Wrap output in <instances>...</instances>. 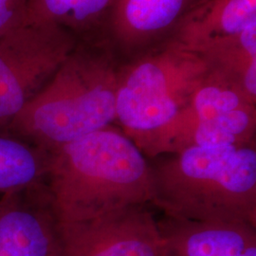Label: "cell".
Instances as JSON below:
<instances>
[{
  "label": "cell",
  "instance_id": "cell-13",
  "mask_svg": "<svg viewBox=\"0 0 256 256\" xmlns=\"http://www.w3.org/2000/svg\"><path fill=\"white\" fill-rule=\"evenodd\" d=\"M50 153L42 147L0 133V192L2 194L46 182Z\"/></svg>",
  "mask_w": 256,
  "mask_h": 256
},
{
  "label": "cell",
  "instance_id": "cell-9",
  "mask_svg": "<svg viewBox=\"0 0 256 256\" xmlns=\"http://www.w3.org/2000/svg\"><path fill=\"white\" fill-rule=\"evenodd\" d=\"M160 256H256V226L164 216L158 220Z\"/></svg>",
  "mask_w": 256,
  "mask_h": 256
},
{
  "label": "cell",
  "instance_id": "cell-14",
  "mask_svg": "<svg viewBox=\"0 0 256 256\" xmlns=\"http://www.w3.org/2000/svg\"><path fill=\"white\" fill-rule=\"evenodd\" d=\"M256 137V106H247L196 124L180 140L172 153L192 146H254Z\"/></svg>",
  "mask_w": 256,
  "mask_h": 256
},
{
  "label": "cell",
  "instance_id": "cell-5",
  "mask_svg": "<svg viewBox=\"0 0 256 256\" xmlns=\"http://www.w3.org/2000/svg\"><path fill=\"white\" fill-rule=\"evenodd\" d=\"M76 44L64 28L34 22L0 36V133H7Z\"/></svg>",
  "mask_w": 256,
  "mask_h": 256
},
{
  "label": "cell",
  "instance_id": "cell-6",
  "mask_svg": "<svg viewBox=\"0 0 256 256\" xmlns=\"http://www.w3.org/2000/svg\"><path fill=\"white\" fill-rule=\"evenodd\" d=\"M150 204L92 220L60 222V256H160L158 220Z\"/></svg>",
  "mask_w": 256,
  "mask_h": 256
},
{
  "label": "cell",
  "instance_id": "cell-1",
  "mask_svg": "<svg viewBox=\"0 0 256 256\" xmlns=\"http://www.w3.org/2000/svg\"><path fill=\"white\" fill-rule=\"evenodd\" d=\"M50 153L46 191L60 222L151 205L150 162L120 128L111 124Z\"/></svg>",
  "mask_w": 256,
  "mask_h": 256
},
{
  "label": "cell",
  "instance_id": "cell-15",
  "mask_svg": "<svg viewBox=\"0 0 256 256\" xmlns=\"http://www.w3.org/2000/svg\"><path fill=\"white\" fill-rule=\"evenodd\" d=\"M30 0H0V36L27 20Z\"/></svg>",
  "mask_w": 256,
  "mask_h": 256
},
{
  "label": "cell",
  "instance_id": "cell-3",
  "mask_svg": "<svg viewBox=\"0 0 256 256\" xmlns=\"http://www.w3.org/2000/svg\"><path fill=\"white\" fill-rule=\"evenodd\" d=\"M164 216L256 226V146H192L149 160Z\"/></svg>",
  "mask_w": 256,
  "mask_h": 256
},
{
  "label": "cell",
  "instance_id": "cell-2",
  "mask_svg": "<svg viewBox=\"0 0 256 256\" xmlns=\"http://www.w3.org/2000/svg\"><path fill=\"white\" fill-rule=\"evenodd\" d=\"M120 63L106 42H77L7 133L50 152L114 124Z\"/></svg>",
  "mask_w": 256,
  "mask_h": 256
},
{
  "label": "cell",
  "instance_id": "cell-10",
  "mask_svg": "<svg viewBox=\"0 0 256 256\" xmlns=\"http://www.w3.org/2000/svg\"><path fill=\"white\" fill-rule=\"evenodd\" d=\"M256 23V0H203L184 19L169 43L191 50L240 34Z\"/></svg>",
  "mask_w": 256,
  "mask_h": 256
},
{
  "label": "cell",
  "instance_id": "cell-4",
  "mask_svg": "<svg viewBox=\"0 0 256 256\" xmlns=\"http://www.w3.org/2000/svg\"><path fill=\"white\" fill-rule=\"evenodd\" d=\"M208 70L200 56L172 43L120 63L116 124L148 160Z\"/></svg>",
  "mask_w": 256,
  "mask_h": 256
},
{
  "label": "cell",
  "instance_id": "cell-8",
  "mask_svg": "<svg viewBox=\"0 0 256 256\" xmlns=\"http://www.w3.org/2000/svg\"><path fill=\"white\" fill-rule=\"evenodd\" d=\"M59 224L45 183L2 194L0 256H60Z\"/></svg>",
  "mask_w": 256,
  "mask_h": 256
},
{
  "label": "cell",
  "instance_id": "cell-12",
  "mask_svg": "<svg viewBox=\"0 0 256 256\" xmlns=\"http://www.w3.org/2000/svg\"><path fill=\"white\" fill-rule=\"evenodd\" d=\"M189 52L200 56L210 70L238 84L256 102V23L236 36L212 40Z\"/></svg>",
  "mask_w": 256,
  "mask_h": 256
},
{
  "label": "cell",
  "instance_id": "cell-7",
  "mask_svg": "<svg viewBox=\"0 0 256 256\" xmlns=\"http://www.w3.org/2000/svg\"><path fill=\"white\" fill-rule=\"evenodd\" d=\"M203 0H115L106 42L120 62L169 43Z\"/></svg>",
  "mask_w": 256,
  "mask_h": 256
},
{
  "label": "cell",
  "instance_id": "cell-11",
  "mask_svg": "<svg viewBox=\"0 0 256 256\" xmlns=\"http://www.w3.org/2000/svg\"><path fill=\"white\" fill-rule=\"evenodd\" d=\"M115 0H30L26 22L54 25L77 42H106Z\"/></svg>",
  "mask_w": 256,
  "mask_h": 256
}]
</instances>
